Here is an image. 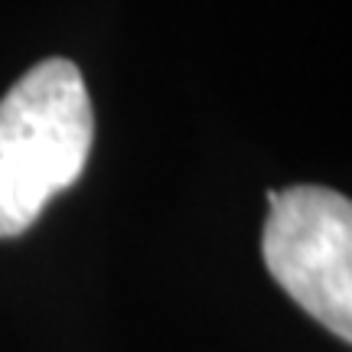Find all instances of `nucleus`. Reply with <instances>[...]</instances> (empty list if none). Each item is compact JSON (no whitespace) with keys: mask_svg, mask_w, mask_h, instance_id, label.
Segmentation results:
<instances>
[{"mask_svg":"<svg viewBox=\"0 0 352 352\" xmlns=\"http://www.w3.org/2000/svg\"><path fill=\"white\" fill-rule=\"evenodd\" d=\"M95 114L69 59H43L0 101V239H16L85 170Z\"/></svg>","mask_w":352,"mask_h":352,"instance_id":"f257e3e1","label":"nucleus"},{"mask_svg":"<svg viewBox=\"0 0 352 352\" xmlns=\"http://www.w3.org/2000/svg\"><path fill=\"white\" fill-rule=\"evenodd\" d=\"M271 215L261 254L280 290L303 314L352 340V206L327 186L267 192Z\"/></svg>","mask_w":352,"mask_h":352,"instance_id":"f03ea898","label":"nucleus"}]
</instances>
